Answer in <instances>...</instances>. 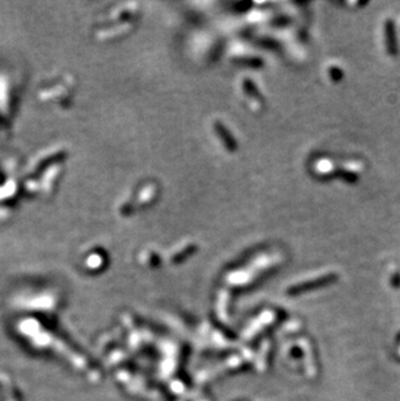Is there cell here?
I'll use <instances>...</instances> for the list:
<instances>
[{
	"instance_id": "6da1fadb",
	"label": "cell",
	"mask_w": 400,
	"mask_h": 401,
	"mask_svg": "<svg viewBox=\"0 0 400 401\" xmlns=\"http://www.w3.org/2000/svg\"><path fill=\"white\" fill-rule=\"evenodd\" d=\"M385 41L388 55L396 56L399 52V46H397L396 31H395V25L392 20H387L385 22Z\"/></svg>"
},
{
	"instance_id": "3957f363",
	"label": "cell",
	"mask_w": 400,
	"mask_h": 401,
	"mask_svg": "<svg viewBox=\"0 0 400 401\" xmlns=\"http://www.w3.org/2000/svg\"><path fill=\"white\" fill-rule=\"evenodd\" d=\"M392 283H394V286H399L400 284V275L399 274L394 275V278H392Z\"/></svg>"
},
{
	"instance_id": "7a4b0ae2",
	"label": "cell",
	"mask_w": 400,
	"mask_h": 401,
	"mask_svg": "<svg viewBox=\"0 0 400 401\" xmlns=\"http://www.w3.org/2000/svg\"><path fill=\"white\" fill-rule=\"evenodd\" d=\"M331 76H332V78H334V80H339V78L342 77V73H341V70H339V69L332 68L331 69Z\"/></svg>"
}]
</instances>
